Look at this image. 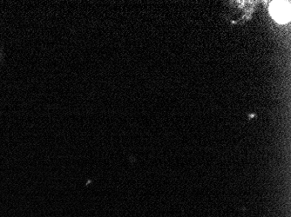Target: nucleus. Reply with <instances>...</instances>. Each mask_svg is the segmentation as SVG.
Here are the masks:
<instances>
[{
  "label": "nucleus",
  "instance_id": "obj_1",
  "mask_svg": "<svg viewBox=\"0 0 291 217\" xmlns=\"http://www.w3.org/2000/svg\"><path fill=\"white\" fill-rule=\"evenodd\" d=\"M269 12L278 23H288L290 20V3L289 1H274L271 3Z\"/></svg>",
  "mask_w": 291,
  "mask_h": 217
}]
</instances>
